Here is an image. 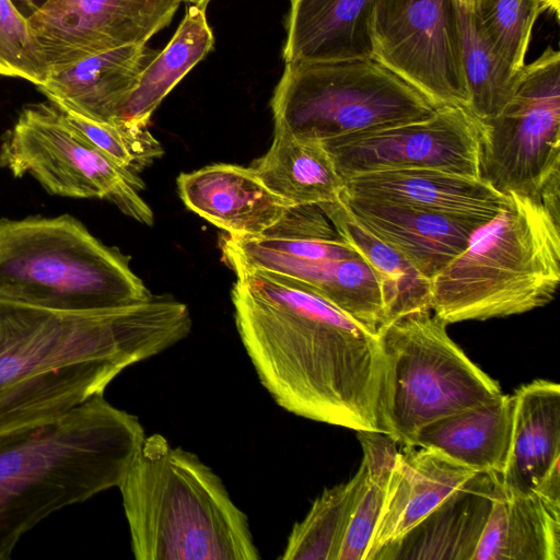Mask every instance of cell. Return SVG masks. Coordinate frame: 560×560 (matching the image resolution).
Returning <instances> with one entry per match:
<instances>
[{
  "instance_id": "4",
  "label": "cell",
  "mask_w": 560,
  "mask_h": 560,
  "mask_svg": "<svg viewBox=\"0 0 560 560\" xmlns=\"http://www.w3.org/2000/svg\"><path fill=\"white\" fill-rule=\"evenodd\" d=\"M137 560H257L222 479L165 436H145L118 486Z\"/></svg>"
},
{
  "instance_id": "23",
  "label": "cell",
  "mask_w": 560,
  "mask_h": 560,
  "mask_svg": "<svg viewBox=\"0 0 560 560\" xmlns=\"http://www.w3.org/2000/svg\"><path fill=\"white\" fill-rule=\"evenodd\" d=\"M494 491L495 474H477L376 560H472Z\"/></svg>"
},
{
  "instance_id": "25",
  "label": "cell",
  "mask_w": 560,
  "mask_h": 560,
  "mask_svg": "<svg viewBox=\"0 0 560 560\" xmlns=\"http://www.w3.org/2000/svg\"><path fill=\"white\" fill-rule=\"evenodd\" d=\"M264 185L293 206L331 202L343 179L320 141L273 130L267 152L250 166Z\"/></svg>"
},
{
  "instance_id": "24",
  "label": "cell",
  "mask_w": 560,
  "mask_h": 560,
  "mask_svg": "<svg viewBox=\"0 0 560 560\" xmlns=\"http://www.w3.org/2000/svg\"><path fill=\"white\" fill-rule=\"evenodd\" d=\"M512 395L436 420L422 428L412 445L441 453L476 472L499 475L511 438Z\"/></svg>"
},
{
  "instance_id": "33",
  "label": "cell",
  "mask_w": 560,
  "mask_h": 560,
  "mask_svg": "<svg viewBox=\"0 0 560 560\" xmlns=\"http://www.w3.org/2000/svg\"><path fill=\"white\" fill-rule=\"evenodd\" d=\"M0 75L42 85L48 68L27 19L12 0H0Z\"/></svg>"
},
{
  "instance_id": "12",
  "label": "cell",
  "mask_w": 560,
  "mask_h": 560,
  "mask_svg": "<svg viewBox=\"0 0 560 560\" xmlns=\"http://www.w3.org/2000/svg\"><path fill=\"white\" fill-rule=\"evenodd\" d=\"M373 58L438 106L467 109L452 0H376Z\"/></svg>"
},
{
  "instance_id": "8",
  "label": "cell",
  "mask_w": 560,
  "mask_h": 560,
  "mask_svg": "<svg viewBox=\"0 0 560 560\" xmlns=\"http://www.w3.org/2000/svg\"><path fill=\"white\" fill-rule=\"evenodd\" d=\"M275 129L324 141L427 118L441 107L373 57L285 63Z\"/></svg>"
},
{
  "instance_id": "28",
  "label": "cell",
  "mask_w": 560,
  "mask_h": 560,
  "mask_svg": "<svg viewBox=\"0 0 560 560\" xmlns=\"http://www.w3.org/2000/svg\"><path fill=\"white\" fill-rule=\"evenodd\" d=\"M467 110L479 121L498 115L514 93L518 72L499 55L486 35L474 5L452 0Z\"/></svg>"
},
{
  "instance_id": "5",
  "label": "cell",
  "mask_w": 560,
  "mask_h": 560,
  "mask_svg": "<svg viewBox=\"0 0 560 560\" xmlns=\"http://www.w3.org/2000/svg\"><path fill=\"white\" fill-rule=\"evenodd\" d=\"M511 203L431 280V310L447 325L518 315L550 303L560 282V221L539 197Z\"/></svg>"
},
{
  "instance_id": "30",
  "label": "cell",
  "mask_w": 560,
  "mask_h": 560,
  "mask_svg": "<svg viewBox=\"0 0 560 560\" xmlns=\"http://www.w3.org/2000/svg\"><path fill=\"white\" fill-rule=\"evenodd\" d=\"M362 471L325 489L288 537L282 560H338L352 515Z\"/></svg>"
},
{
  "instance_id": "35",
  "label": "cell",
  "mask_w": 560,
  "mask_h": 560,
  "mask_svg": "<svg viewBox=\"0 0 560 560\" xmlns=\"http://www.w3.org/2000/svg\"><path fill=\"white\" fill-rule=\"evenodd\" d=\"M182 1H185L186 3H189L191 5H196L200 9H203L206 10L208 3L210 0H182Z\"/></svg>"
},
{
  "instance_id": "1",
  "label": "cell",
  "mask_w": 560,
  "mask_h": 560,
  "mask_svg": "<svg viewBox=\"0 0 560 560\" xmlns=\"http://www.w3.org/2000/svg\"><path fill=\"white\" fill-rule=\"evenodd\" d=\"M233 271L236 329L276 404L313 421L381 432L377 332L282 275Z\"/></svg>"
},
{
  "instance_id": "19",
  "label": "cell",
  "mask_w": 560,
  "mask_h": 560,
  "mask_svg": "<svg viewBox=\"0 0 560 560\" xmlns=\"http://www.w3.org/2000/svg\"><path fill=\"white\" fill-rule=\"evenodd\" d=\"M342 191L450 215L491 220L511 196L481 178L439 170H396L353 175Z\"/></svg>"
},
{
  "instance_id": "21",
  "label": "cell",
  "mask_w": 560,
  "mask_h": 560,
  "mask_svg": "<svg viewBox=\"0 0 560 560\" xmlns=\"http://www.w3.org/2000/svg\"><path fill=\"white\" fill-rule=\"evenodd\" d=\"M510 446L499 485L511 492L538 487L560 467V385L537 378L512 395Z\"/></svg>"
},
{
  "instance_id": "32",
  "label": "cell",
  "mask_w": 560,
  "mask_h": 560,
  "mask_svg": "<svg viewBox=\"0 0 560 560\" xmlns=\"http://www.w3.org/2000/svg\"><path fill=\"white\" fill-rule=\"evenodd\" d=\"M61 112L67 121L92 144L130 172H140L164 153L161 142L148 127L101 122L70 110Z\"/></svg>"
},
{
  "instance_id": "10",
  "label": "cell",
  "mask_w": 560,
  "mask_h": 560,
  "mask_svg": "<svg viewBox=\"0 0 560 560\" xmlns=\"http://www.w3.org/2000/svg\"><path fill=\"white\" fill-rule=\"evenodd\" d=\"M480 177L502 194L539 197L560 171V52L548 47L521 69L514 93L480 121Z\"/></svg>"
},
{
  "instance_id": "9",
  "label": "cell",
  "mask_w": 560,
  "mask_h": 560,
  "mask_svg": "<svg viewBox=\"0 0 560 560\" xmlns=\"http://www.w3.org/2000/svg\"><path fill=\"white\" fill-rule=\"evenodd\" d=\"M0 166L15 177L32 175L50 194L106 199L133 220L153 224L139 195L144 183L92 144L51 102L21 112L2 138Z\"/></svg>"
},
{
  "instance_id": "27",
  "label": "cell",
  "mask_w": 560,
  "mask_h": 560,
  "mask_svg": "<svg viewBox=\"0 0 560 560\" xmlns=\"http://www.w3.org/2000/svg\"><path fill=\"white\" fill-rule=\"evenodd\" d=\"M318 205L377 278L384 301L383 325L413 312L431 310V280L399 252L362 226L339 198Z\"/></svg>"
},
{
  "instance_id": "15",
  "label": "cell",
  "mask_w": 560,
  "mask_h": 560,
  "mask_svg": "<svg viewBox=\"0 0 560 560\" xmlns=\"http://www.w3.org/2000/svg\"><path fill=\"white\" fill-rule=\"evenodd\" d=\"M339 200L368 231L429 280L458 256L487 220L450 215L341 191Z\"/></svg>"
},
{
  "instance_id": "13",
  "label": "cell",
  "mask_w": 560,
  "mask_h": 560,
  "mask_svg": "<svg viewBox=\"0 0 560 560\" xmlns=\"http://www.w3.org/2000/svg\"><path fill=\"white\" fill-rule=\"evenodd\" d=\"M182 0H46L28 19L48 74L88 56L147 44Z\"/></svg>"
},
{
  "instance_id": "7",
  "label": "cell",
  "mask_w": 560,
  "mask_h": 560,
  "mask_svg": "<svg viewBox=\"0 0 560 560\" xmlns=\"http://www.w3.org/2000/svg\"><path fill=\"white\" fill-rule=\"evenodd\" d=\"M432 310L418 311L377 329L384 357L381 432L412 445L425 425L499 398V383L450 337Z\"/></svg>"
},
{
  "instance_id": "14",
  "label": "cell",
  "mask_w": 560,
  "mask_h": 560,
  "mask_svg": "<svg viewBox=\"0 0 560 560\" xmlns=\"http://www.w3.org/2000/svg\"><path fill=\"white\" fill-rule=\"evenodd\" d=\"M219 247L222 260L232 270L282 275L374 332L385 320L380 282L360 254L345 259H301L262 247L249 237L229 234L220 237Z\"/></svg>"
},
{
  "instance_id": "11",
  "label": "cell",
  "mask_w": 560,
  "mask_h": 560,
  "mask_svg": "<svg viewBox=\"0 0 560 560\" xmlns=\"http://www.w3.org/2000/svg\"><path fill=\"white\" fill-rule=\"evenodd\" d=\"M481 124L465 107L441 106L431 116L320 141L346 179L396 170H439L480 177Z\"/></svg>"
},
{
  "instance_id": "34",
  "label": "cell",
  "mask_w": 560,
  "mask_h": 560,
  "mask_svg": "<svg viewBox=\"0 0 560 560\" xmlns=\"http://www.w3.org/2000/svg\"><path fill=\"white\" fill-rule=\"evenodd\" d=\"M19 11L30 18L46 0H12Z\"/></svg>"
},
{
  "instance_id": "3",
  "label": "cell",
  "mask_w": 560,
  "mask_h": 560,
  "mask_svg": "<svg viewBox=\"0 0 560 560\" xmlns=\"http://www.w3.org/2000/svg\"><path fill=\"white\" fill-rule=\"evenodd\" d=\"M144 438L103 394L0 438V560L51 513L118 487Z\"/></svg>"
},
{
  "instance_id": "18",
  "label": "cell",
  "mask_w": 560,
  "mask_h": 560,
  "mask_svg": "<svg viewBox=\"0 0 560 560\" xmlns=\"http://www.w3.org/2000/svg\"><path fill=\"white\" fill-rule=\"evenodd\" d=\"M185 206L233 236H259L277 223L289 201L268 189L252 167L218 163L177 177Z\"/></svg>"
},
{
  "instance_id": "26",
  "label": "cell",
  "mask_w": 560,
  "mask_h": 560,
  "mask_svg": "<svg viewBox=\"0 0 560 560\" xmlns=\"http://www.w3.org/2000/svg\"><path fill=\"white\" fill-rule=\"evenodd\" d=\"M213 44L206 10L190 4L165 48L143 67L117 122L147 127L162 101L208 55Z\"/></svg>"
},
{
  "instance_id": "2",
  "label": "cell",
  "mask_w": 560,
  "mask_h": 560,
  "mask_svg": "<svg viewBox=\"0 0 560 560\" xmlns=\"http://www.w3.org/2000/svg\"><path fill=\"white\" fill-rule=\"evenodd\" d=\"M188 306L155 296L62 312L0 299V438L57 418L186 338Z\"/></svg>"
},
{
  "instance_id": "29",
  "label": "cell",
  "mask_w": 560,
  "mask_h": 560,
  "mask_svg": "<svg viewBox=\"0 0 560 560\" xmlns=\"http://www.w3.org/2000/svg\"><path fill=\"white\" fill-rule=\"evenodd\" d=\"M357 432L363 453L362 476L338 560H366L398 453L396 441L388 434Z\"/></svg>"
},
{
  "instance_id": "20",
  "label": "cell",
  "mask_w": 560,
  "mask_h": 560,
  "mask_svg": "<svg viewBox=\"0 0 560 560\" xmlns=\"http://www.w3.org/2000/svg\"><path fill=\"white\" fill-rule=\"evenodd\" d=\"M154 54L145 44L108 49L49 73L38 89L61 109L118 124L140 72Z\"/></svg>"
},
{
  "instance_id": "22",
  "label": "cell",
  "mask_w": 560,
  "mask_h": 560,
  "mask_svg": "<svg viewBox=\"0 0 560 560\" xmlns=\"http://www.w3.org/2000/svg\"><path fill=\"white\" fill-rule=\"evenodd\" d=\"M376 0H290L285 63L373 57Z\"/></svg>"
},
{
  "instance_id": "31",
  "label": "cell",
  "mask_w": 560,
  "mask_h": 560,
  "mask_svg": "<svg viewBox=\"0 0 560 560\" xmlns=\"http://www.w3.org/2000/svg\"><path fill=\"white\" fill-rule=\"evenodd\" d=\"M471 4L495 50L518 72L525 66L534 24L552 1L476 0Z\"/></svg>"
},
{
  "instance_id": "36",
  "label": "cell",
  "mask_w": 560,
  "mask_h": 560,
  "mask_svg": "<svg viewBox=\"0 0 560 560\" xmlns=\"http://www.w3.org/2000/svg\"><path fill=\"white\" fill-rule=\"evenodd\" d=\"M462 1H464V2H466V3H470V4H471V3H474L476 0H462Z\"/></svg>"
},
{
  "instance_id": "6",
  "label": "cell",
  "mask_w": 560,
  "mask_h": 560,
  "mask_svg": "<svg viewBox=\"0 0 560 560\" xmlns=\"http://www.w3.org/2000/svg\"><path fill=\"white\" fill-rule=\"evenodd\" d=\"M153 294L118 249L75 218L0 219V299L62 312H90Z\"/></svg>"
},
{
  "instance_id": "16",
  "label": "cell",
  "mask_w": 560,
  "mask_h": 560,
  "mask_svg": "<svg viewBox=\"0 0 560 560\" xmlns=\"http://www.w3.org/2000/svg\"><path fill=\"white\" fill-rule=\"evenodd\" d=\"M560 559V467L527 492L495 491L472 560Z\"/></svg>"
},
{
  "instance_id": "17",
  "label": "cell",
  "mask_w": 560,
  "mask_h": 560,
  "mask_svg": "<svg viewBox=\"0 0 560 560\" xmlns=\"http://www.w3.org/2000/svg\"><path fill=\"white\" fill-rule=\"evenodd\" d=\"M477 474L439 452L404 445L366 560H376Z\"/></svg>"
}]
</instances>
